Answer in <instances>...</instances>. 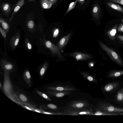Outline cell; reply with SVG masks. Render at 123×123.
<instances>
[{
    "instance_id": "1",
    "label": "cell",
    "mask_w": 123,
    "mask_h": 123,
    "mask_svg": "<svg viewBox=\"0 0 123 123\" xmlns=\"http://www.w3.org/2000/svg\"><path fill=\"white\" fill-rule=\"evenodd\" d=\"M3 91L5 95L11 100L19 105L21 104L19 102L13 95L14 91L12 82L10 77V73L5 71Z\"/></svg>"
},
{
    "instance_id": "2",
    "label": "cell",
    "mask_w": 123,
    "mask_h": 123,
    "mask_svg": "<svg viewBox=\"0 0 123 123\" xmlns=\"http://www.w3.org/2000/svg\"><path fill=\"white\" fill-rule=\"evenodd\" d=\"M99 43L101 48L109 56L111 59L119 65L123 66V62L119 55L112 49L99 41Z\"/></svg>"
},
{
    "instance_id": "3",
    "label": "cell",
    "mask_w": 123,
    "mask_h": 123,
    "mask_svg": "<svg viewBox=\"0 0 123 123\" xmlns=\"http://www.w3.org/2000/svg\"><path fill=\"white\" fill-rule=\"evenodd\" d=\"M13 95L16 99L21 104L31 107L36 108L37 105L32 103L25 94L18 91H14Z\"/></svg>"
},
{
    "instance_id": "4",
    "label": "cell",
    "mask_w": 123,
    "mask_h": 123,
    "mask_svg": "<svg viewBox=\"0 0 123 123\" xmlns=\"http://www.w3.org/2000/svg\"><path fill=\"white\" fill-rule=\"evenodd\" d=\"M44 44L46 47L49 49L53 54L57 55L61 59L63 57L61 53L60 49L57 45L49 41H45Z\"/></svg>"
},
{
    "instance_id": "5",
    "label": "cell",
    "mask_w": 123,
    "mask_h": 123,
    "mask_svg": "<svg viewBox=\"0 0 123 123\" xmlns=\"http://www.w3.org/2000/svg\"><path fill=\"white\" fill-rule=\"evenodd\" d=\"M1 67L4 71H7L10 73L14 70V66L12 63L8 62L5 59H2L0 62Z\"/></svg>"
},
{
    "instance_id": "6",
    "label": "cell",
    "mask_w": 123,
    "mask_h": 123,
    "mask_svg": "<svg viewBox=\"0 0 123 123\" xmlns=\"http://www.w3.org/2000/svg\"><path fill=\"white\" fill-rule=\"evenodd\" d=\"M45 88L52 91H74L75 89L68 85H65L63 86H49L45 87Z\"/></svg>"
},
{
    "instance_id": "7",
    "label": "cell",
    "mask_w": 123,
    "mask_h": 123,
    "mask_svg": "<svg viewBox=\"0 0 123 123\" xmlns=\"http://www.w3.org/2000/svg\"><path fill=\"white\" fill-rule=\"evenodd\" d=\"M70 55L77 60H86L92 58V56L90 55L78 52H73L71 53Z\"/></svg>"
},
{
    "instance_id": "8",
    "label": "cell",
    "mask_w": 123,
    "mask_h": 123,
    "mask_svg": "<svg viewBox=\"0 0 123 123\" xmlns=\"http://www.w3.org/2000/svg\"><path fill=\"white\" fill-rule=\"evenodd\" d=\"M89 105L86 102L82 101H75L71 102L69 105L70 107L74 109H79L82 108Z\"/></svg>"
},
{
    "instance_id": "9",
    "label": "cell",
    "mask_w": 123,
    "mask_h": 123,
    "mask_svg": "<svg viewBox=\"0 0 123 123\" xmlns=\"http://www.w3.org/2000/svg\"><path fill=\"white\" fill-rule=\"evenodd\" d=\"M101 107L104 111L116 112H123V109L116 107L112 106L102 105Z\"/></svg>"
},
{
    "instance_id": "10",
    "label": "cell",
    "mask_w": 123,
    "mask_h": 123,
    "mask_svg": "<svg viewBox=\"0 0 123 123\" xmlns=\"http://www.w3.org/2000/svg\"><path fill=\"white\" fill-rule=\"evenodd\" d=\"M20 34L18 32H17L11 38L10 42L11 48L14 49L17 46L19 40Z\"/></svg>"
},
{
    "instance_id": "11",
    "label": "cell",
    "mask_w": 123,
    "mask_h": 123,
    "mask_svg": "<svg viewBox=\"0 0 123 123\" xmlns=\"http://www.w3.org/2000/svg\"><path fill=\"white\" fill-rule=\"evenodd\" d=\"M71 35V33H69L66 36L63 37L58 42L57 46L60 50L62 49L67 43Z\"/></svg>"
},
{
    "instance_id": "12",
    "label": "cell",
    "mask_w": 123,
    "mask_h": 123,
    "mask_svg": "<svg viewBox=\"0 0 123 123\" xmlns=\"http://www.w3.org/2000/svg\"><path fill=\"white\" fill-rule=\"evenodd\" d=\"M117 25H116L106 32L109 38L111 40L115 41V37L117 31Z\"/></svg>"
},
{
    "instance_id": "13",
    "label": "cell",
    "mask_w": 123,
    "mask_h": 123,
    "mask_svg": "<svg viewBox=\"0 0 123 123\" xmlns=\"http://www.w3.org/2000/svg\"><path fill=\"white\" fill-rule=\"evenodd\" d=\"M70 92L68 91H60L49 90L48 93L52 96L58 98L62 97L67 95L70 94Z\"/></svg>"
},
{
    "instance_id": "14",
    "label": "cell",
    "mask_w": 123,
    "mask_h": 123,
    "mask_svg": "<svg viewBox=\"0 0 123 123\" xmlns=\"http://www.w3.org/2000/svg\"><path fill=\"white\" fill-rule=\"evenodd\" d=\"M40 109L44 111L46 110H56L58 109L55 105L52 103L46 104H40L39 106Z\"/></svg>"
},
{
    "instance_id": "15",
    "label": "cell",
    "mask_w": 123,
    "mask_h": 123,
    "mask_svg": "<svg viewBox=\"0 0 123 123\" xmlns=\"http://www.w3.org/2000/svg\"><path fill=\"white\" fill-rule=\"evenodd\" d=\"M23 77L26 84L29 86H30L31 83V76L28 70L26 69L25 71L23 74Z\"/></svg>"
},
{
    "instance_id": "16",
    "label": "cell",
    "mask_w": 123,
    "mask_h": 123,
    "mask_svg": "<svg viewBox=\"0 0 123 123\" xmlns=\"http://www.w3.org/2000/svg\"><path fill=\"white\" fill-rule=\"evenodd\" d=\"M25 0H20L18 2L14 9L11 16L10 19V22L12 20L15 14L19 10L20 8L24 5V1Z\"/></svg>"
},
{
    "instance_id": "17",
    "label": "cell",
    "mask_w": 123,
    "mask_h": 123,
    "mask_svg": "<svg viewBox=\"0 0 123 123\" xmlns=\"http://www.w3.org/2000/svg\"><path fill=\"white\" fill-rule=\"evenodd\" d=\"M92 14L94 18L97 19L99 18L101 15V11L100 8L98 4H96L94 6L92 10Z\"/></svg>"
},
{
    "instance_id": "18",
    "label": "cell",
    "mask_w": 123,
    "mask_h": 123,
    "mask_svg": "<svg viewBox=\"0 0 123 123\" xmlns=\"http://www.w3.org/2000/svg\"><path fill=\"white\" fill-rule=\"evenodd\" d=\"M106 4L107 6L117 11L123 13V8L119 5L108 2H106Z\"/></svg>"
},
{
    "instance_id": "19",
    "label": "cell",
    "mask_w": 123,
    "mask_h": 123,
    "mask_svg": "<svg viewBox=\"0 0 123 123\" xmlns=\"http://www.w3.org/2000/svg\"><path fill=\"white\" fill-rule=\"evenodd\" d=\"M118 82H115L108 84L104 87L105 90L107 92L111 91L116 88L118 85Z\"/></svg>"
},
{
    "instance_id": "20",
    "label": "cell",
    "mask_w": 123,
    "mask_h": 123,
    "mask_svg": "<svg viewBox=\"0 0 123 123\" xmlns=\"http://www.w3.org/2000/svg\"><path fill=\"white\" fill-rule=\"evenodd\" d=\"M94 115H123V114L116 112H103L98 111L95 113Z\"/></svg>"
},
{
    "instance_id": "21",
    "label": "cell",
    "mask_w": 123,
    "mask_h": 123,
    "mask_svg": "<svg viewBox=\"0 0 123 123\" xmlns=\"http://www.w3.org/2000/svg\"><path fill=\"white\" fill-rule=\"evenodd\" d=\"M40 2L42 8L44 9H48L50 8L54 3L47 0H41Z\"/></svg>"
},
{
    "instance_id": "22",
    "label": "cell",
    "mask_w": 123,
    "mask_h": 123,
    "mask_svg": "<svg viewBox=\"0 0 123 123\" xmlns=\"http://www.w3.org/2000/svg\"><path fill=\"white\" fill-rule=\"evenodd\" d=\"M123 75V70H115L111 72L108 75L110 77H117Z\"/></svg>"
},
{
    "instance_id": "23",
    "label": "cell",
    "mask_w": 123,
    "mask_h": 123,
    "mask_svg": "<svg viewBox=\"0 0 123 123\" xmlns=\"http://www.w3.org/2000/svg\"><path fill=\"white\" fill-rule=\"evenodd\" d=\"M48 67V63H45L40 68L39 71V76L41 78H43L47 70Z\"/></svg>"
},
{
    "instance_id": "24",
    "label": "cell",
    "mask_w": 123,
    "mask_h": 123,
    "mask_svg": "<svg viewBox=\"0 0 123 123\" xmlns=\"http://www.w3.org/2000/svg\"><path fill=\"white\" fill-rule=\"evenodd\" d=\"M2 10L6 14L8 13L10 10V5L7 3H5L2 5Z\"/></svg>"
},
{
    "instance_id": "25",
    "label": "cell",
    "mask_w": 123,
    "mask_h": 123,
    "mask_svg": "<svg viewBox=\"0 0 123 123\" xmlns=\"http://www.w3.org/2000/svg\"><path fill=\"white\" fill-rule=\"evenodd\" d=\"M0 22L3 29L6 32H7L9 29V27L8 24L1 17L0 19Z\"/></svg>"
},
{
    "instance_id": "26",
    "label": "cell",
    "mask_w": 123,
    "mask_h": 123,
    "mask_svg": "<svg viewBox=\"0 0 123 123\" xmlns=\"http://www.w3.org/2000/svg\"><path fill=\"white\" fill-rule=\"evenodd\" d=\"M81 74L83 76L88 80L92 82H95L96 80L93 76L87 73L82 72Z\"/></svg>"
},
{
    "instance_id": "27",
    "label": "cell",
    "mask_w": 123,
    "mask_h": 123,
    "mask_svg": "<svg viewBox=\"0 0 123 123\" xmlns=\"http://www.w3.org/2000/svg\"><path fill=\"white\" fill-rule=\"evenodd\" d=\"M117 100L120 102H123V89L119 90L117 92Z\"/></svg>"
},
{
    "instance_id": "28",
    "label": "cell",
    "mask_w": 123,
    "mask_h": 123,
    "mask_svg": "<svg viewBox=\"0 0 123 123\" xmlns=\"http://www.w3.org/2000/svg\"><path fill=\"white\" fill-rule=\"evenodd\" d=\"M70 114H78L79 115H83V114H90V112L89 111H67Z\"/></svg>"
},
{
    "instance_id": "29",
    "label": "cell",
    "mask_w": 123,
    "mask_h": 123,
    "mask_svg": "<svg viewBox=\"0 0 123 123\" xmlns=\"http://www.w3.org/2000/svg\"><path fill=\"white\" fill-rule=\"evenodd\" d=\"M40 96L44 99L49 101H51V99L45 93L38 90L35 91Z\"/></svg>"
},
{
    "instance_id": "30",
    "label": "cell",
    "mask_w": 123,
    "mask_h": 123,
    "mask_svg": "<svg viewBox=\"0 0 123 123\" xmlns=\"http://www.w3.org/2000/svg\"><path fill=\"white\" fill-rule=\"evenodd\" d=\"M78 1V0H76L75 1L72 2L70 4L68 8L66 13V14H67L74 7Z\"/></svg>"
},
{
    "instance_id": "31",
    "label": "cell",
    "mask_w": 123,
    "mask_h": 123,
    "mask_svg": "<svg viewBox=\"0 0 123 123\" xmlns=\"http://www.w3.org/2000/svg\"><path fill=\"white\" fill-rule=\"evenodd\" d=\"M42 111V113L43 114H49V115H57L59 114V113L50 111H46L41 109Z\"/></svg>"
},
{
    "instance_id": "32",
    "label": "cell",
    "mask_w": 123,
    "mask_h": 123,
    "mask_svg": "<svg viewBox=\"0 0 123 123\" xmlns=\"http://www.w3.org/2000/svg\"><path fill=\"white\" fill-rule=\"evenodd\" d=\"M25 43L26 47L29 50H31L32 48V46L28 40L26 39L25 40Z\"/></svg>"
},
{
    "instance_id": "33",
    "label": "cell",
    "mask_w": 123,
    "mask_h": 123,
    "mask_svg": "<svg viewBox=\"0 0 123 123\" xmlns=\"http://www.w3.org/2000/svg\"><path fill=\"white\" fill-rule=\"evenodd\" d=\"M27 25L28 27L30 29H32L34 26V23L32 20H30L28 22Z\"/></svg>"
},
{
    "instance_id": "34",
    "label": "cell",
    "mask_w": 123,
    "mask_h": 123,
    "mask_svg": "<svg viewBox=\"0 0 123 123\" xmlns=\"http://www.w3.org/2000/svg\"><path fill=\"white\" fill-rule=\"evenodd\" d=\"M0 33L4 38L5 39L6 37V32L4 29L0 27Z\"/></svg>"
},
{
    "instance_id": "35",
    "label": "cell",
    "mask_w": 123,
    "mask_h": 123,
    "mask_svg": "<svg viewBox=\"0 0 123 123\" xmlns=\"http://www.w3.org/2000/svg\"><path fill=\"white\" fill-rule=\"evenodd\" d=\"M59 33V30L57 29H55L53 32V36L54 37H56L58 35Z\"/></svg>"
},
{
    "instance_id": "36",
    "label": "cell",
    "mask_w": 123,
    "mask_h": 123,
    "mask_svg": "<svg viewBox=\"0 0 123 123\" xmlns=\"http://www.w3.org/2000/svg\"><path fill=\"white\" fill-rule=\"evenodd\" d=\"M117 31L119 32H123V23L120 24L117 28Z\"/></svg>"
},
{
    "instance_id": "37",
    "label": "cell",
    "mask_w": 123,
    "mask_h": 123,
    "mask_svg": "<svg viewBox=\"0 0 123 123\" xmlns=\"http://www.w3.org/2000/svg\"><path fill=\"white\" fill-rule=\"evenodd\" d=\"M111 1L123 5V0H109Z\"/></svg>"
},
{
    "instance_id": "38",
    "label": "cell",
    "mask_w": 123,
    "mask_h": 123,
    "mask_svg": "<svg viewBox=\"0 0 123 123\" xmlns=\"http://www.w3.org/2000/svg\"><path fill=\"white\" fill-rule=\"evenodd\" d=\"M20 105L22 107H23L24 108H26L27 110L33 111V110L31 108V107L29 106L23 104H22L21 105Z\"/></svg>"
},
{
    "instance_id": "39",
    "label": "cell",
    "mask_w": 123,
    "mask_h": 123,
    "mask_svg": "<svg viewBox=\"0 0 123 123\" xmlns=\"http://www.w3.org/2000/svg\"><path fill=\"white\" fill-rule=\"evenodd\" d=\"M116 36L119 40L123 42V36L117 35Z\"/></svg>"
},
{
    "instance_id": "40",
    "label": "cell",
    "mask_w": 123,
    "mask_h": 123,
    "mask_svg": "<svg viewBox=\"0 0 123 123\" xmlns=\"http://www.w3.org/2000/svg\"><path fill=\"white\" fill-rule=\"evenodd\" d=\"M31 108L33 110V111L42 113V111L41 109H38L34 108L31 107Z\"/></svg>"
},
{
    "instance_id": "41",
    "label": "cell",
    "mask_w": 123,
    "mask_h": 123,
    "mask_svg": "<svg viewBox=\"0 0 123 123\" xmlns=\"http://www.w3.org/2000/svg\"><path fill=\"white\" fill-rule=\"evenodd\" d=\"M84 0H78V1L82 5L83 4Z\"/></svg>"
},
{
    "instance_id": "42",
    "label": "cell",
    "mask_w": 123,
    "mask_h": 123,
    "mask_svg": "<svg viewBox=\"0 0 123 123\" xmlns=\"http://www.w3.org/2000/svg\"><path fill=\"white\" fill-rule=\"evenodd\" d=\"M0 88L3 91V86H2L1 82H0Z\"/></svg>"
},
{
    "instance_id": "43",
    "label": "cell",
    "mask_w": 123,
    "mask_h": 123,
    "mask_svg": "<svg viewBox=\"0 0 123 123\" xmlns=\"http://www.w3.org/2000/svg\"><path fill=\"white\" fill-rule=\"evenodd\" d=\"M89 64H90V65H90L89 66L90 67V66L92 67L93 66L94 64H93V62L91 63H90Z\"/></svg>"
},
{
    "instance_id": "44",
    "label": "cell",
    "mask_w": 123,
    "mask_h": 123,
    "mask_svg": "<svg viewBox=\"0 0 123 123\" xmlns=\"http://www.w3.org/2000/svg\"><path fill=\"white\" fill-rule=\"evenodd\" d=\"M50 1L52 2L53 3H54L56 1V0H49Z\"/></svg>"
},
{
    "instance_id": "45",
    "label": "cell",
    "mask_w": 123,
    "mask_h": 123,
    "mask_svg": "<svg viewBox=\"0 0 123 123\" xmlns=\"http://www.w3.org/2000/svg\"></svg>"
}]
</instances>
